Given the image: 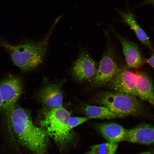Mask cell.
I'll use <instances>...</instances> for the list:
<instances>
[{
	"label": "cell",
	"mask_w": 154,
	"mask_h": 154,
	"mask_svg": "<svg viewBox=\"0 0 154 154\" xmlns=\"http://www.w3.org/2000/svg\"><path fill=\"white\" fill-rule=\"evenodd\" d=\"M120 68L113 49L108 43L98 65L96 74L92 80V84L96 86L108 85Z\"/></svg>",
	"instance_id": "obj_5"
},
{
	"label": "cell",
	"mask_w": 154,
	"mask_h": 154,
	"mask_svg": "<svg viewBox=\"0 0 154 154\" xmlns=\"http://www.w3.org/2000/svg\"><path fill=\"white\" fill-rule=\"evenodd\" d=\"M96 130L108 142L117 143L126 141L127 129L114 122L99 123L95 126Z\"/></svg>",
	"instance_id": "obj_10"
},
{
	"label": "cell",
	"mask_w": 154,
	"mask_h": 154,
	"mask_svg": "<svg viewBox=\"0 0 154 154\" xmlns=\"http://www.w3.org/2000/svg\"><path fill=\"white\" fill-rule=\"evenodd\" d=\"M136 74L137 97L147 102L154 107V89L151 79L143 72L137 71Z\"/></svg>",
	"instance_id": "obj_13"
},
{
	"label": "cell",
	"mask_w": 154,
	"mask_h": 154,
	"mask_svg": "<svg viewBox=\"0 0 154 154\" xmlns=\"http://www.w3.org/2000/svg\"><path fill=\"white\" fill-rule=\"evenodd\" d=\"M117 143L108 142L90 146V150L84 154H115Z\"/></svg>",
	"instance_id": "obj_16"
},
{
	"label": "cell",
	"mask_w": 154,
	"mask_h": 154,
	"mask_svg": "<svg viewBox=\"0 0 154 154\" xmlns=\"http://www.w3.org/2000/svg\"><path fill=\"white\" fill-rule=\"evenodd\" d=\"M136 96L114 92L103 94L96 101L99 104L106 106L112 111L124 117L138 116L145 112V108Z\"/></svg>",
	"instance_id": "obj_4"
},
{
	"label": "cell",
	"mask_w": 154,
	"mask_h": 154,
	"mask_svg": "<svg viewBox=\"0 0 154 154\" xmlns=\"http://www.w3.org/2000/svg\"><path fill=\"white\" fill-rule=\"evenodd\" d=\"M82 112L89 119H112L124 117L123 115L115 113L108 107L88 104L82 107Z\"/></svg>",
	"instance_id": "obj_15"
},
{
	"label": "cell",
	"mask_w": 154,
	"mask_h": 154,
	"mask_svg": "<svg viewBox=\"0 0 154 154\" xmlns=\"http://www.w3.org/2000/svg\"><path fill=\"white\" fill-rule=\"evenodd\" d=\"M98 66L88 52L83 51L73 65L71 70L72 75L79 82L92 80L96 74Z\"/></svg>",
	"instance_id": "obj_7"
},
{
	"label": "cell",
	"mask_w": 154,
	"mask_h": 154,
	"mask_svg": "<svg viewBox=\"0 0 154 154\" xmlns=\"http://www.w3.org/2000/svg\"><path fill=\"white\" fill-rule=\"evenodd\" d=\"M116 11L122 19L120 21L126 23L133 31L138 39L144 44L154 51L149 37L143 30L138 25L134 15L129 11L127 12L121 11L117 9Z\"/></svg>",
	"instance_id": "obj_14"
},
{
	"label": "cell",
	"mask_w": 154,
	"mask_h": 154,
	"mask_svg": "<svg viewBox=\"0 0 154 154\" xmlns=\"http://www.w3.org/2000/svg\"><path fill=\"white\" fill-rule=\"evenodd\" d=\"M148 4H151L154 6V0H146L142 3L140 5Z\"/></svg>",
	"instance_id": "obj_19"
},
{
	"label": "cell",
	"mask_w": 154,
	"mask_h": 154,
	"mask_svg": "<svg viewBox=\"0 0 154 154\" xmlns=\"http://www.w3.org/2000/svg\"><path fill=\"white\" fill-rule=\"evenodd\" d=\"M136 81V72L126 68H121L108 85L114 92L126 94L137 97Z\"/></svg>",
	"instance_id": "obj_8"
},
{
	"label": "cell",
	"mask_w": 154,
	"mask_h": 154,
	"mask_svg": "<svg viewBox=\"0 0 154 154\" xmlns=\"http://www.w3.org/2000/svg\"><path fill=\"white\" fill-rule=\"evenodd\" d=\"M126 141L144 144L154 143V126L142 123L128 130Z\"/></svg>",
	"instance_id": "obj_11"
},
{
	"label": "cell",
	"mask_w": 154,
	"mask_h": 154,
	"mask_svg": "<svg viewBox=\"0 0 154 154\" xmlns=\"http://www.w3.org/2000/svg\"><path fill=\"white\" fill-rule=\"evenodd\" d=\"M22 91V82L19 77H10L0 83V92L2 101V110L6 118L12 109L16 105Z\"/></svg>",
	"instance_id": "obj_6"
},
{
	"label": "cell",
	"mask_w": 154,
	"mask_h": 154,
	"mask_svg": "<svg viewBox=\"0 0 154 154\" xmlns=\"http://www.w3.org/2000/svg\"><path fill=\"white\" fill-rule=\"evenodd\" d=\"M89 119L87 117H70L68 121V125L69 128L72 129L85 122Z\"/></svg>",
	"instance_id": "obj_17"
},
{
	"label": "cell",
	"mask_w": 154,
	"mask_h": 154,
	"mask_svg": "<svg viewBox=\"0 0 154 154\" xmlns=\"http://www.w3.org/2000/svg\"><path fill=\"white\" fill-rule=\"evenodd\" d=\"M116 35L121 45L127 66L130 68H140L144 62V59L142 56L137 46L123 37L117 33Z\"/></svg>",
	"instance_id": "obj_9"
},
{
	"label": "cell",
	"mask_w": 154,
	"mask_h": 154,
	"mask_svg": "<svg viewBox=\"0 0 154 154\" xmlns=\"http://www.w3.org/2000/svg\"><path fill=\"white\" fill-rule=\"evenodd\" d=\"M39 96L40 102L46 108L62 106L63 95L60 87L58 84H53L46 86L41 90Z\"/></svg>",
	"instance_id": "obj_12"
},
{
	"label": "cell",
	"mask_w": 154,
	"mask_h": 154,
	"mask_svg": "<svg viewBox=\"0 0 154 154\" xmlns=\"http://www.w3.org/2000/svg\"><path fill=\"white\" fill-rule=\"evenodd\" d=\"M138 154H154V151H145Z\"/></svg>",
	"instance_id": "obj_20"
},
{
	"label": "cell",
	"mask_w": 154,
	"mask_h": 154,
	"mask_svg": "<svg viewBox=\"0 0 154 154\" xmlns=\"http://www.w3.org/2000/svg\"><path fill=\"white\" fill-rule=\"evenodd\" d=\"M49 36L42 40L28 42L16 46L4 45L10 51L14 63L22 70L29 71L37 67L45 55Z\"/></svg>",
	"instance_id": "obj_3"
},
{
	"label": "cell",
	"mask_w": 154,
	"mask_h": 154,
	"mask_svg": "<svg viewBox=\"0 0 154 154\" xmlns=\"http://www.w3.org/2000/svg\"><path fill=\"white\" fill-rule=\"evenodd\" d=\"M150 58L147 59H144V62L149 65L154 70V51Z\"/></svg>",
	"instance_id": "obj_18"
},
{
	"label": "cell",
	"mask_w": 154,
	"mask_h": 154,
	"mask_svg": "<svg viewBox=\"0 0 154 154\" xmlns=\"http://www.w3.org/2000/svg\"><path fill=\"white\" fill-rule=\"evenodd\" d=\"M2 110V101L0 92V113Z\"/></svg>",
	"instance_id": "obj_21"
},
{
	"label": "cell",
	"mask_w": 154,
	"mask_h": 154,
	"mask_svg": "<svg viewBox=\"0 0 154 154\" xmlns=\"http://www.w3.org/2000/svg\"><path fill=\"white\" fill-rule=\"evenodd\" d=\"M6 119L9 131L21 144L34 154H47L49 136L34 125L27 110L16 105Z\"/></svg>",
	"instance_id": "obj_1"
},
{
	"label": "cell",
	"mask_w": 154,
	"mask_h": 154,
	"mask_svg": "<svg viewBox=\"0 0 154 154\" xmlns=\"http://www.w3.org/2000/svg\"><path fill=\"white\" fill-rule=\"evenodd\" d=\"M70 112L62 106L54 108H46L41 112L38 124L56 144L64 148L73 140L75 134L68 125Z\"/></svg>",
	"instance_id": "obj_2"
}]
</instances>
